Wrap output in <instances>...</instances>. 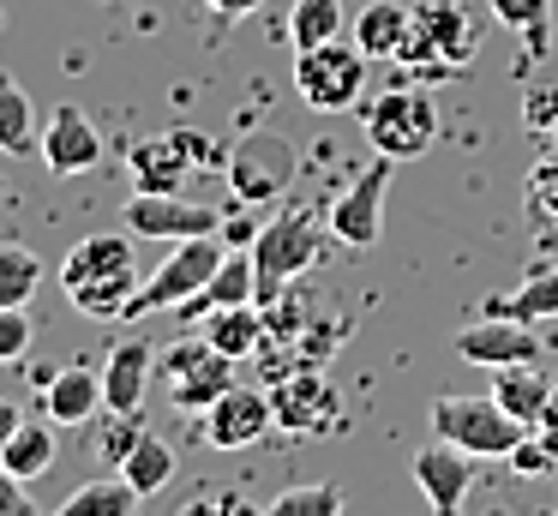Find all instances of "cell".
<instances>
[{"mask_svg":"<svg viewBox=\"0 0 558 516\" xmlns=\"http://www.w3.org/2000/svg\"><path fill=\"white\" fill-rule=\"evenodd\" d=\"M481 312H486V319H517V324L558 319V264H534L510 295H486Z\"/></svg>","mask_w":558,"mask_h":516,"instance_id":"cell-21","label":"cell"},{"mask_svg":"<svg viewBox=\"0 0 558 516\" xmlns=\"http://www.w3.org/2000/svg\"><path fill=\"white\" fill-rule=\"evenodd\" d=\"M426 420H433V439L457 444V451L469 456H510L522 439H529V420H517L510 408H498V396H438L433 408H426Z\"/></svg>","mask_w":558,"mask_h":516,"instance_id":"cell-4","label":"cell"},{"mask_svg":"<svg viewBox=\"0 0 558 516\" xmlns=\"http://www.w3.org/2000/svg\"><path fill=\"white\" fill-rule=\"evenodd\" d=\"M229 259L222 252L217 235H193V240H174V252L157 264V271L138 283V300L133 312L145 319V312H169V307H186V300H198L210 288V276H217V264Z\"/></svg>","mask_w":558,"mask_h":516,"instance_id":"cell-7","label":"cell"},{"mask_svg":"<svg viewBox=\"0 0 558 516\" xmlns=\"http://www.w3.org/2000/svg\"><path fill=\"white\" fill-rule=\"evenodd\" d=\"M402 36H409V7H397V0H373L354 19V43H361L366 60H397Z\"/></svg>","mask_w":558,"mask_h":516,"instance_id":"cell-26","label":"cell"},{"mask_svg":"<svg viewBox=\"0 0 558 516\" xmlns=\"http://www.w3.org/2000/svg\"><path fill=\"white\" fill-rule=\"evenodd\" d=\"M121 475L150 499V492H162V487L174 480V451H169L162 439H150V432H138V444L121 456Z\"/></svg>","mask_w":558,"mask_h":516,"instance_id":"cell-30","label":"cell"},{"mask_svg":"<svg viewBox=\"0 0 558 516\" xmlns=\"http://www.w3.org/2000/svg\"><path fill=\"white\" fill-rule=\"evenodd\" d=\"M541 516H558V504H553V511H541Z\"/></svg>","mask_w":558,"mask_h":516,"instance_id":"cell-42","label":"cell"},{"mask_svg":"<svg viewBox=\"0 0 558 516\" xmlns=\"http://www.w3.org/2000/svg\"><path fill=\"white\" fill-rule=\"evenodd\" d=\"M529 211L541 223H558V151H546L541 163L529 168Z\"/></svg>","mask_w":558,"mask_h":516,"instance_id":"cell-34","label":"cell"},{"mask_svg":"<svg viewBox=\"0 0 558 516\" xmlns=\"http://www.w3.org/2000/svg\"><path fill=\"white\" fill-rule=\"evenodd\" d=\"M210 12H222V19H246V12H258L265 0H205Z\"/></svg>","mask_w":558,"mask_h":516,"instance_id":"cell-40","label":"cell"},{"mask_svg":"<svg viewBox=\"0 0 558 516\" xmlns=\"http://www.w3.org/2000/svg\"><path fill=\"white\" fill-rule=\"evenodd\" d=\"M481 55V24L462 0H426L409 12V36L397 48V67L414 79H457Z\"/></svg>","mask_w":558,"mask_h":516,"instance_id":"cell-2","label":"cell"},{"mask_svg":"<svg viewBox=\"0 0 558 516\" xmlns=\"http://www.w3.org/2000/svg\"><path fill=\"white\" fill-rule=\"evenodd\" d=\"M138 432H145V427H138V415H109V427H102V439H97V444H102V456H109V463L121 468V456L138 444Z\"/></svg>","mask_w":558,"mask_h":516,"instance_id":"cell-37","label":"cell"},{"mask_svg":"<svg viewBox=\"0 0 558 516\" xmlns=\"http://www.w3.org/2000/svg\"><path fill=\"white\" fill-rule=\"evenodd\" d=\"M474 463H481V456L457 451V444H445V439L414 451V487L426 492L433 516H462V499H469V487H474Z\"/></svg>","mask_w":558,"mask_h":516,"instance_id":"cell-14","label":"cell"},{"mask_svg":"<svg viewBox=\"0 0 558 516\" xmlns=\"http://www.w3.org/2000/svg\"><path fill=\"white\" fill-rule=\"evenodd\" d=\"M43 163H49V175H85V168L102 163V132L90 127V115L78 103H61L49 115V127H43Z\"/></svg>","mask_w":558,"mask_h":516,"instance_id":"cell-16","label":"cell"},{"mask_svg":"<svg viewBox=\"0 0 558 516\" xmlns=\"http://www.w3.org/2000/svg\"><path fill=\"white\" fill-rule=\"evenodd\" d=\"M150 379H157V348L145 336H126L102 360V415H138Z\"/></svg>","mask_w":558,"mask_h":516,"instance_id":"cell-17","label":"cell"},{"mask_svg":"<svg viewBox=\"0 0 558 516\" xmlns=\"http://www.w3.org/2000/svg\"><path fill=\"white\" fill-rule=\"evenodd\" d=\"M457 355L462 360H481V367H517V360H541V343H534V331L529 324H517V319H486L481 312V324H469V331L457 336Z\"/></svg>","mask_w":558,"mask_h":516,"instance_id":"cell-18","label":"cell"},{"mask_svg":"<svg viewBox=\"0 0 558 516\" xmlns=\"http://www.w3.org/2000/svg\"><path fill=\"white\" fill-rule=\"evenodd\" d=\"M198 336H205L217 355H229V360H253L258 348H265L270 324H265V307L253 300V307H217V312H205Z\"/></svg>","mask_w":558,"mask_h":516,"instance_id":"cell-20","label":"cell"},{"mask_svg":"<svg viewBox=\"0 0 558 516\" xmlns=\"http://www.w3.org/2000/svg\"><path fill=\"white\" fill-rule=\"evenodd\" d=\"M25 355H31V312L0 307V367H19Z\"/></svg>","mask_w":558,"mask_h":516,"instance_id":"cell-35","label":"cell"},{"mask_svg":"<svg viewBox=\"0 0 558 516\" xmlns=\"http://www.w3.org/2000/svg\"><path fill=\"white\" fill-rule=\"evenodd\" d=\"M54 456H61V444H54V420H25V427L13 432V444L0 451V463L13 468L19 480H43L54 468Z\"/></svg>","mask_w":558,"mask_h":516,"instance_id":"cell-27","label":"cell"},{"mask_svg":"<svg viewBox=\"0 0 558 516\" xmlns=\"http://www.w3.org/2000/svg\"><path fill=\"white\" fill-rule=\"evenodd\" d=\"M102 408V367H61L43 384V415L54 427H85Z\"/></svg>","mask_w":558,"mask_h":516,"instance_id":"cell-19","label":"cell"},{"mask_svg":"<svg viewBox=\"0 0 558 516\" xmlns=\"http://www.w3.org/2000/svg\"><path fill=\"white\" fill-rule=\"evenodd\" d=\"M510 468H517V475H558V432L534 427L529 439L510 451Z\"/></svg>","mask_w":558,"mask_h":516,"instance_id":"cell-33","label":"cell"},{"mask_svg":"<svg viewBox=\"0 0 558 516\" xmlns=\"http://www.w3.org/2000/svg\"><path fill=\"white\" fill-rule=\"evenodd\" d=\"M0 516H43L37 504H31V492H25V480L13 475V468L0 463Z\"/></svg>","mask_w":558,"mask_h":516,"instance_id":"cell-38","label":"cell"},{"mask_svg":"<svg viewBox=\"0 0 558 516\" xmlns=\"http://www.w3.org/2000/svg\"><path fill=\"white\" fill-rule=\"evenodd\" d=\"M361 84H366L361 43L330 36V43H318V48H294V91H301V103L318 108V115L354 108L361 103Z\"/></svg>","mask_w":558,"mask_h":516,"instance_id":"cell-6","label":"cell"},{"mask_svg":"<svg viewBox=\"0 0 558 516\" xmlns=\"http://www.w3.org/2000/svg\"><path fill=\"white\" fill-rule=\"evenodd\" d=\"M43 288V259L19 240H0V307H31Z\"/></svg>","mask_w":558,"mask_h":516,"instance_id":"cell-29","label":"cell"},{"mask_svg":"<svg viewBox=\"0 0 558 516\" xmlns=\"http://www.w3.org/2000/svg\"><path fill=\"white\" fill-rule=\"evenodd\" d=\"M385 192H390V156H378L349 192L330 199V211H325L330 235H337L342 247H373V240L385 235Z\"/></svg>","mask_w":558,"mask_h":516,"instance_id":"cell-11","label":"cell"},{"mask_svg":"<svg viewBox=\"0 0 558 516\" xmlns=\"http://www.w3.org/2000/svg\"><path fill=\"white\" fill-rule=\"evenodd\" d=\"M493 396H498V408H510L517 420L541 427V408H546V396H553V379L541 372V360H517V367H498Z\"/></svg>","mask_w":558,"mask_h":516,"instance_id":"cell-23","label":"cell"},{"mask_svg":"<svg viewBox=\"0 0 558 516\" xmlns=\"http://www.w3.org/2000/svg\"><path fill=\"white\" fill-rule=\"evenodd\" d=\"M126 235L145 240H193V235H222V216L205 211V204H186L174 192H133L121 211Z\"/></svg>","mask_w":558,"mask_h":516,"instance_id":"cell-10","label":"cell"},{"mask_svg":"<svg viewBox=\"0 0 558 516\" xmlns=\"http://www.w3.org/2000/svg\"><path fill=\"white\" fill-rule=\"evenodd\" d=\"M198 427H205L210 451H246V444H258L270 427H277V415H270V396L265 391L234 384V391H222L217 403L198 415Z\"/></svg>","mask_w":558,"mask_h":516,"instance_id":"cell-13","label":"cell"},{"mask_svg":"<svg viewBox=\"0 0 558 516\" xmlns=\"http://www.w3.org/2000/svg\"><path fill=\"white\" fill-rule=\"evenodd\" d=\"M270 516H342V487L330 480H301L270 499Z\"/></svg>","mask_w":558,"mask_h":516,"instance_id":"cell-32","label":"cell"},{"mask_svg":"<svg viewBox=\"0 0 558 516\" xmlns=\"http://www.w3.org/2000/svg\"><path fill=\"white\" fill-rule=\"evenodd\" d=\"M181 516H270V511L246 504L241 492H198V499L181 504Z\"/></svg>","mask_w":558,"mask_h":516,"instance_id":"cell-36","label":"cell"},{"mask_svg":"<svg viewBox=\"0 0 558 516\" xmlns=\"http://www.w3.org/2000/svg\"><path fill=\"white\" fill-rule=\"evenodd\" d=\"M205 156H210L205 139H193V132H169V139L133 144L126 168H133L138 192H181V180L193 175V163H205Z\"/></svg>","mask_w":558,"mask_h":516,"instance_id":"cell-15","label":"cell"},{"mask_svg":"<svg viewBox=\"0 0 558 516\" xmlns=\"http://www.w3.org/2000/svg\"><path fill=\"white\" fill-rule=\"evenodd\" d=\"M258 300V264H253V252H229V259L217 264V276H210V288L198 300H186V319H205V312H217V307H253Z\"/></svg>","mask_w":558,"mask_h":516,"instance_id":"cell-22","label":"cell"},{"mask_svg":"<svg viewBox=\"0 0 558 516\" xmlns=\"http://www.w3.org/2000/svg\"><path fill=\"white\" fill-rule=\"evenodd\" d=\"M342 36V0H294L289 7V43L294 48H318Z\"/></svg>","mask_w":558,"mask_h":516,"instance_id":"cell-31","label":"cell"},{"mask_svg":"<svg viewBox=\"0 0 558 516\" xmlns=\"http://www.w3.org/2000/svg\"><path fill=\"white\" fill-rule=\"evenodd\" d=\"M361 120H366L373 151L390 156V163H409V156H421L438 139V108L421 84H390V91H378Z\"/></svg>","mask_w":558,"mask_h":516,"instance_id":"cell-5","label":"cell"},{"mask_svg":"<svg viewBox=\"0 0 558 516\" xmlns=\"http://www.w3.org/2000/svg\"><path fill=\"white\" fill-rule=\"evenodd\" d=\"M234 367H241V360L217 355L205 336H198V343H174L157 355V372H162V384H169L181 415H205L222 391H234Z\"/></svg>","mask_w":558,"mask_h":516,"instance_id":"cell-9","label":"cell"},{"mask_svg":"<svg viewBox=\"0 0 558 516\" xmlns=\"http://www.w3.org/2000/svg\"><path fill=\"white\" fill-rule=\"evenodd\" d=\"M541 427L558 432V384H553V396H546V408H541Z\"/></svg>","mask_w":558,"mask_h":516,"instance_id":"cell-41","label":"cell"},{"mask_svg":"<svg viewBox=\"0 0 558 516\" xmlns=\"http://www.w3.org/2000/svg\"><path fill=\"white\" fill-rule=\"evenodd\" d=\"M138 259L133 235H85L61 259V288L85 319H126L138 300Z\"/></svg>","mask_w":558,"mask_h":516,"instance_id":"cell-1","label":"cell"},{"mask_svg":"<svg viewBox=\"0 0 558 516\" xmlns=\"http://www.w3.org/2000/svg\"><path fill=\"white\" fill-rule=\"evenodd\" d=\"M25 427V415H19V403H7V396H0V451H7V444H13V432Z\"/></svg>","mask_w":558,"mask_h":516,"instance_id":"cell-39","label":"cell"},{"mask_svg":"<svg viewBox=\"0 0 558 516\" xmlns=\"http://www.w3.org/2000/svg\"><path fill=\"white\" fill-rule=\"evenodd\" d=\"M138 499H145V492H138L121 468H114V475H102V480H85V487H78L54 516H133Z\"/></svg>","mask_w":558,"mask_h":516,"instance_id":"cell-25","label":"cell"},{"mask_svg":"<svg viewBox=\"0 0 558 516\" xmlns=\"http://www.w3.org/2000/svg\"><path fill=\"white\" fill-rule=\"evenodd\" d=\"M0 151L7 156H37L43 132H37V108H31L25 84L13 72H0Z\"/></svg>","mask_w":558,"mask_h":516,"instance_id":"cell-24","label":"cell"},{"mask_svg":"<svg viewBox=\"0 0 558 516\" xmlns=\"http://www.w3.org/2000/svg\"><path fill=\"white\" fill-rule=\"evenodd\" d=\"M325 235L330 223H313V211H282L270 216V223H258L253 235V264H258V307L265 300H277L282 288L306 283V271L318 264V252H325Z\"/></svg>","mask_w":558,"mask_h":516,"instance_id":"cell-3","label":"cell"},{"mask_svg":"<svg viewBox=\"0 0 558 516\" xmlns=\"http://www.w3.org/2000/svg\"><path fill=\"white\" fill-rule=\"evenodd\" d=\"M289 175H294V151H289L282 132H246L234 163H229V187L241 192L246 204L277 199V192L289 187Z\"/></svg>","mask_w":558,"mask_h":516,"instance_id":"cell-12","label":"cell"},{"mask_svg":"<svg viewBox=\"0 0 558 516\" xmlns=\"http://www.w3.org/2000/svg\"><path fill=\"white\" fill-rule=\"evenodd\" d=\"M270 415H277V432H289V439H325L342 427V396L318 367H294L270 379Z\"/></svg>","mask_w":558,"mask_h":516,"instance_id":"cell-8","label":"cell"},{"mask_svg":"<svg viewBox=\"0 0 558 516\" xmlns=\"http://www.w3.org/2000/svg\"><path fill=\"white\" fill-rule=\"evenodd\" d=\"M493 19L522 36L529 60L553 55V0H493Z\"/></svg>","mask_w":558,"mask_h":516,"instance_id":"cell-28","label":"cell"}]
</instances>
